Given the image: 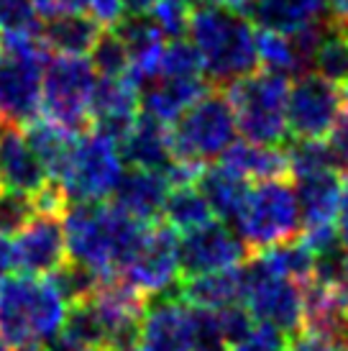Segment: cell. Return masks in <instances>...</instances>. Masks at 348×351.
I'll return each mask as SVG.
<instances>
[{"label":"cell","mask_w":348,"mask_h":351,"mask_svg":"<svg viewBox=\"0 0 348 351\" xmlns=\"http://www.w3.org/2000/svg\"><path fill=\"white\" fill-rule=\"evenodd\" d=\"M87 8H90L92 19H95L103 29H113L118 21L126 16L121 0H87Z\"/></svg>","instance_id":"cell-38"},{"label":"cell","mask_w":348,"mask_h":351,"mask_svg":"<svg viewBox=\"0 0 348 351\" xmlns=\"http://www.w3.org/2000/svg\"><path fill=\"white\" fill-rule=\"evenodd\" d=\"M100 34H103V26L82 13H64V16L47 19V23L39 31L41 41L49 51L75 54V57L90 54Z\"/></svg>","instance_id":"cell-27"},{"label":"cell","mask_w":348,"mask_h":351,"mask_svg":"<svg viewBox=\"0 0 348 351\" xmlns=\"http://www.w3.org/2000/svg\"><path fill=\"white\" fill-rule=\"evenodd\" d=\"M236 223L249 252L297 239L302 231L300 205L287 177L259 180V185L249 190L246 203L236 215Z\"/></svg>","instance_id":"cell-7"},{"label":"cell","mask_w":348,"mask_h":351,"mask_svg":"<svg viewBox=\"0 0 348 351\" xmlns=\"http://www.w3.org/2000/svg\"><path fill=\"white\" fill-rule=\"evenodd\" d=\"M177 241L179 239L172 226L164 223L162 218L151 221L144 241L118 274L144 295H164L169 290L177 293L179 285Z\"/></svg>","instance_id":"cell-10"},{"label":"cell","mask_w":348,"mask_h":351,"mask_svg":"<svg viewBox=\"0 0 348 351\" xmlns=\"http://www.w3.org/2000/svg\"><path fill=\"white\" fill-rule=\"evenodd\" d=\"M340 103L346 106V110H348V82H343L340 85Z\"/></svg>","instance_id":"cell-49"},{"label":"cell","mask_w":348,"mask_h":351,"mask_svg":"<svg viewBox=\"0 0 348 351\" xmlns=\"http://www.w3.org/2000/svg\"><path fill=\"white\" fill-rule=\"evenodd\" d=\"M49 175L34 154L21 126L0 123V185L8 193L36 197L49 187Z\"/></svg>","instance_id":"cell-17"},{"label":"cell","mask_w":348,"mask_h":351,"mask_svg":"<svg viewBox=\"0 0 348 351\" xmlns=\"http://www.w3.org/2000/svg\"><path fill=\"white\" fill-rule=\"evenodd\" d=\"M36 208H34V197L18 195V193H3L0 190V234L13 236L21 226L26 223Z\"/></svg>","instance_id":"cell-36"},{"label":"cell","mask_w":348,"mask_h":351,"mask_svg":"<svg viewBox=\"0 0 348 351\" xmlns=\"http://www.w3.org/2000/svg\"><path fill=\"white\" fill-rule=\"evenodd\" d=\"M340 90L318 72H302L290 82L287 134L295 138H328L340 116Z\"/></svg>","instance_id":"cell-11"},{"label":"cell","mask_w":348,"mask_h":351,"mask_svg":"<svg viewBox=\"0 0 348 351\" xmlns=\"http://www.w3.org/2000/svg\"><path fill=\"white\" fill-rule=\"evenodd\" d=\"M90 54H92V69L100 72V77H126L128 75L131 57H128L126 44L113 29H103Z\"/></svg>","instance_id":"cell-33"},{"label":"cell","mask_w":348,"mask_h":351,"mask_svg":"<svg viewBox=\"0 0 348 351\" xmlns=\"http://www.w3.org/2000/svg\"><path fill=\"white\" fill-rule=\"evenodd\" d=\"M23 128V134L29 138L34 154L39 156V162L44 165L47 175L51 182H62L64 169L69 165V156H72V147H75V134L67 128L51 123L49 118H34Z\"/></svg>","instance_id":"cell-26"},{"label":"cell","mask_w":348,"mask_h":351,"mask_svg":"<svg viewBox=\"0 0 348 351\" xmlns=\"http://www.w3.org/2000/svg\"><path fill=\"white\" fill-rule=\"evenodd\" d=\"M39 13L31 0H0V36L10 34H31L39 36Z\"/></svg>","instance_id":"cell-34"},{"label":"cell","mask_w":348,"mask_h":351,"mask_svg":"<svg viewBox=\"0 0 348 351\" xmlns=\"http://www.w3.org/2000/svg\"><path fill=\"white\" fill-rule=\"evenodd\" d=\"M287 156H290V172L295 177L338 167V159L330 144H325V138H295L292 147L287 149Z\"/></svg>","instance_id":"cell-32"},{"label":"cell","mask_w":348,"mask_h":351,"mask_svg":"<svg viewBox=\"0 0 348 351\" xmlns=\"http://www.w3.org/2000/svg\"><path fill=\"white\" fill-rule=\"evenodd\" d=\"M123 175V156L113 138L87 128L75 138L69 165L62 177V193L67 203H103L113 195Z\"/></svg>","instance_id":"cell-8"},{"label":"cell","mask_w":348,"mask_h":351,"mask_svg":"<svg viewBox=\"0 0 348 351\" xmlns=\"http://www.w3.org/2000/svg\"><path fill=\"white\" fill-rule=\"evenodd\" d=\"M141 88H144V93L138 98V106L144 108V113L154 116L156 121H162L164 126H169L174 118L179 116L192 100L200 98L210 85L205 82V77H195V80L156 77L151 82L141 85Z\"/></svg>","instance_id":"cell-24"},{"label":"cell","mask_w":348,"mask_h":351,"mask_svg":"<svg viewBox=\"0 0 348 351\" xmlns=\"http://www.w3.org/2000/svg\"><path fill=\"white\" fill-rule=\"evenodd\" d=\"M246 311L253 321L271 323L284 333H297L302 328V311H305V293L302 282L290 277L266 274L246 264Z\"/></svg>","instance_id":"cell-13"},{"label":"cell","mask_w":348,"mask_h":351,"mask_svg":"<svg viewBox=\"0 0 348 351\" xmlns=\"http://www.w3.org/2000/svg\"><path fill=\"white\" fill-rule=\"evenodd\" d=\"M67 300L51 280L31 274L0 277V339L10 349H34L49 343L64 326Z\"/></svg>","instance_id":"cell-3"},{"label":"cell","mask_w":348,"mask_h":351,"mask_svg":"<svg viewBox=\"0 0 348 351\" xmlns=\"http://www.w3.org/2000/svg\"><path fill=\"white\" fill-rule=\"evenodd\" d=\"M187 34L203 59L205 75L213 85L225 88L236 77L256 69V31L246 13L225 5L190 10Z\"/></svg>","instance_id":"cell-2"},{"label":"cell","mask_w":348,"mask_h":351,"mask_svg":"<svg viewBox=\"0 0 348 351\" xmlns=\"http://www.w3.org/2000/svg\"><path fill=\"white\" fill-rule=\"evenodd\" d=\"M169 187L172 185L164 177V172L131 167V169H123L110 197H113V205L136 215L138 221L151 223V221L162 218V208L169 195Z\"/></svg>","instance_id":"cell-19"},{"label":"cell","mask_w":348,"mask_h":351,"mask_svg":"<svg viewBox=\"0 0 348 351\" xmlns=\"http://www.w3.org/2000/svg\"><path fill=\"white\" fill-rule=\"evenodd\" d=\"M295 195L300 205L302 228L330 226L338 221L340 210L346 205V177L338 167L297 175Z\"/></svg>","instance_id":"cell-18"},{"label":"cell","mask_w":348,"mask_h":351,"mask_svg":"<svg viewBox=\"0 0 348 351\" xmlns=\"http://www.w3.org/2000/svg\"><path fill=\"white\" fill-rule=\"evenodd\" d=\"M290 351H340V343L328 339V336H320V333L297 331Z\"/></svg>","instance_id":"cell-41"},{"label":"cell","mask_w":348,"mask_h":351,"mask_svg":"<svg viewBox=\"0 0 348 351\" xmlns=\"http://www.w3.org/2000/svg\"><path fill=\"white\" fill-rule=\"evenodd\" d=\"M343 26H346V31H348V21H346V23H343Z\"/></svg>","instance_id":"cell-53"},{"label":"cell","mask_w":348,"mask_h":351,"mask_svg":"<svg viewBox=\"0 0 348 351\" xmlns=\"http://www.w3.org/2000/svg\"><path fill=\"white\" fill-rule=\"evenodd\" d=\"M0 351H10V346L5 341H3V339H0Z\"/></svg>","instance_id":"cell-50"},{"label":"cell","mask_w":348,"mask_h":351,"mask_svg":"<svg viewBox=\"0 0 348 351\" xmlns=\"http://www.w3.org/2000/svg\"><path fill=\"white\" fill-rule=\"evenodd\" d=\"M249 246L243 244L238 234H233L225 221H208L184 231V236L177 241V259H179V280L195 277V274L218 272L228 267L246 264Z\"/></svg>","instance_id":"cell-12"},{"label":"cell","mask_w":348,"mask_h":351,"mask_svg":"<svg viewBox=\"0 0 348 351\" xmlns=\"http://www.w3.org/2000/svg\"><path fill=\"white\" fill-rule=\"evenodd\" d=\"M49 343H51L49 351H95V349H90V346H82V343L67 341V339H62V336H54Z\"/></svg>","instance_id":"cell-46"},{"label":"cell","mask_w":348,"mask_h":351,"mask_svg":"<svg viewBox=\"0 0 348 351\" xmlns=\"http://www.w3.org/2000/svg\"><path fill=\"white\" fill-rule=\"evenodd\" d=\"M31 3L41 19H54V16H64V13H82V8H87V0H31Z\"/></svg>","instance_id":"cell-40"},{"label":"cell","mask_w":348,"mask_h":351,"mask_svg":"<svg viewBox=\"0 0 348 351\" xmlns=\"http://www.w3.org/2000/svg\"><path fill=\"white\" fill-rule=\"evenodd\" d=\"M310 67L336 85L348 82V31L340 21L323 23Z\"/></svg>","instance_id":"cell-28"},{"label":"cell","mask_w":348,"mask_h":351,"mask_svg":"<svg viewBox=\"0 0 348 351\" xmlns=\"http://www.w3.org/2000/svg\"><path fill=\"white\" fill-rule=\"evenodd\" d=\"M228 351H287V333L271 323L253 321L249 333L231 343Z\"/></svg>","instance_id":"cell-35"},{"label":"cell","mask_w":348,"mask_h":351,"mask_svg":"<svg viewBox=\"0 0 348 351\" xmlns=\"http://www.w3.org/2000/svg\"><path fill=\"white\" fill-rule=\"evenodd\" d=\"M126 16H149L159 0H121Z\"/></svg>","instance_id":"cell-42"},{"label":"cell","mask_w":348,"mask_h":351,"mask_svg":"<svg viewBox=\"0 0 348 351\" xmlns=\"http://www.w3.org/2000/svg\"><path fill=\"white\" fill-rule=\"evenodd\" d=\"M328 10L330 0H251L246 13L259 29L292 34L318 23Z\"/></svg>","instance_id":"cell-22"},{"label":"cell","mask_w":348,"mask_h":351,"mask_svg":"<svg viewBox=\"0 0 348 351\" xmlns=\"http://www.w3.org/2000/svg\"><path fill=\"white\" fill-rule=\"evenodd\" d=\"M333 290H336L340 305H343V308H346V313H348V259H346V264H343V269H340L336 285H333Z\"/></svg>","instance_id":"cell-45"},{"label":"cell","mask_w":348,"mask_h":351,"mask_svg":"<svg viewBox=\"0 0 348 351\" xmlns=\"http://www.w3.org/2000/svg\"><path fill=\"white\" fill-rule=\"evenodd\" d=\"M156 77H169V80H195L205 77L203 59L197 54L192 41L172 39L164 44L162 49V62H159V75Z\"/></svg>","instance_id":"cell-31"},{"label":"cell","mask_w":348,"mask_h":351,"mask_svg":"<svg viewBox=\"0 0 348 351\" xmlns=\"http://www.w3.org/2000/svg\"><path fill=\"white\" fill-rule=\"evenodd\" d=\"M13 267V249H10V236L0 234V277Z\"/></svg>","instance_id":"cell-43"},{"label":"cell","mask_w":348,"mask_h":351,"mask_svg":"<svg viewBox=\"0 0 348 351\" xmlns=\"http://www.w3.org/2000/svg\"><path fill=\"white\" fill-rule=\"evenodd\" d=\"M138 113V88L128 75L95 80L90 98V128L121 144Z\"/></svg>","instance_id":"cell-16"},{"label":"cell","mask_w":348,"mask_h":351,"mask_svg":"<svg viewBox=\"0 0 348 351\" xmlns=\"http://www.w3.org/2000/svg\"><path fill=\"white\" fill-rule=\"evenodd\" d=\"M59 210H34L31 218L16 231L10 241L13 267L23 274L41 277L57 272L67 262V236Z\"/></svg>","instance_id":"cell-14"},{"label":"cell","mask_w":348,"mask_h":351,"mask_svg":"<svg viewBox=\"0 0 348 351\" xmlns=\"http://www.w3.org/2000/svg\"><path fill=\"white\" fill-rule=\"evenodd\" d=\"M338 241L343 246V252L348 254V180H346V205H343V210L338 215Z\"/></svg>","instance_id":"cell-44"},{"label":"cell","mask_w":348,"mask_h":351,"mask_svg":"<svg viewBox=\"0 0 348 351\" xmlns=\"http://www.w3.org/2000/svg\"><path fill=\"white\" fill-rule=\"evenodd\" d=\"M184 3H187V5H190V0H184Z\"/></svg>","instance_id":"cell-54"},{"label":"cell","mask_w":348,"mask_h":351,"mask_svg":"<svg viewBox=\"0 0 348 351\" xmlns=\"http://www.w3.org/2000/svg\"><path fill=\"white\" fill-rule=\"evenodd\" d=\"M149 223L118 205L69 203L64 215L67 256L95 269L100 277L118 274L144 241Z\"/></svg>","instance_id":"cell-1"},{"label":"cell","mask_w":348,"mask_h":351,"mask_svg":"<svg viewBox=\"0 0 348 351\" xmlns=\"http://www.w3.org/2000/svg\"><path fill=\"white\" fill-rule=\"evenodd\" d=\"M190 5L184 0H159L151 10V19L156 26L162 29L164 36L169 39H179L187 34V21H190Z\"/></svg>","instance_id":"cell-37"},{"label":"cell","mask_w":348,"mask_h":351,"mask_svg":"<svg viewBox=\"0 0 348 351\" xmlns=\"http://www.w3.org/2000/svg\"><path fill=\"white\" fill-rule=\"evenodd\" d=\"M95 88V69L82 57L59 54L44 67L41 77V108L44 118L82 134L90 128V98Z\"/></svg>","instance_id":"cell-9"},{"label":"cell","mask_w":348,"mask_h":351,"mask_svg":"<svg viewBox=\"0 0 348 351\" xmlns=\"http://www.w3.org/2000/svg\"><path fill=\"white\" fill-rule=\"evenodd\" d=\"M249 3H251V0H218V5H225V8L238 10V13H246Z\"/></svg>","instance_id":"cell-48"},{"label":"cell","mask_w":348,"mask_h":351,"mask_svg":"<svg viewBox=\"0 0 348 351\" xmlns=\"http://www.w3.org/2000/svg\"><path fill=\"white\" fill-rule=\"evenodd\" d=\"M330 13H333V19L336 21L346 23L348 21V0H330Z\"/></svg>","instance_id":"cell-47"},{"label":"cell","mask_w":348,"mask_h":351,"mask_svg":"<svg viewBox=\"0 0 348 351\" xmlns=\"http://www.w3.org/2000/svg\"><path fill=\"white\" fill-rule=\"evenodd\" d=\"M328 138L330 149H333V154L338 159V167L340 169H348V110L346 113L340 110L338 121H336V126L330 128Z\"/></svg>","instance_id":"cell-39"},{"label":"cell","mask_w":348,"mask_h":351,"mask_svg":"<svg viewBox=\"0 0 348 351\" xmlns=\"http://www.w3.org/2000/svg\"><path fill=\"white\" fill-rule=\"evenodd\" d=\"M215 215L210 210L208 200L195 185H177L169 187V195L162 208V221L169 223L174 231H190L197 226L213 221Z\"/></svg>","instance_id":"cell-29"},{"label":"cell","mask_w":348,"mask_h":351,"mask_svg":"<svg viewBox=\"0 0 348 351\" xmlns=\"http://www.w3.org/2000/svg\"><path fill=\"white\" fill-rule=\"evenodd\" d=\"M169 141L177 159H190L208 165L221 156L236 138V113L225 90L218 85L208 88L172 121Z\"/></svg>","instance_id":"cell-6"},{"label":"cell","mask_w":348,"mask_h":351,"mask_svg":"<svg viewBox=\"0 0 348 351\" xmlns=\"http://www.w3.org/2000/svg\"><path fill=\"white\" fill-rule=\"evenodd\" d=\"M195 187L203 193L213 215L221 221H236V215L251 190L246 177L236 175L225 165H205L203 172L195 180Z\"/></svg>","instance_id":"cell-25"},{"label":"cell","mask_w":348,"mask_h":351,"mask_svg":"<svg viewBox=\"0 0 348 351\" xmlns=\"http://www.w3.org/2000/svg\"><path fill=\"white\" fill-rule=\"evenodd\" d=\"M121 156L131 167L141 169H156L164 172L172 165V141H169V128L156 121L149 113H138L131 131L121 141Z\"/></svg>","instance_id":"cell-21"},{"label":"cell","mask_w":348,"mask_h":351,"mask_svg":"<svg viewBox=\"0 0 348 351\" xmlns=\"http://www.w3.org/2000/svg\"><path fill=\"white\" fill-rule=\"evenodd\" d=\"M47 57L41 36H0V123L26 126L39 116Z\"/></svg>","instance_id":"cell-4"},{"label":"cell","mask_w":348,"mask_h":351,"mask_svg":"<svg viewBox=\"0 0 348 351\" xmlns=\"http://www.w3.org/2000/svg\"><path fill=\"white\" fill-rule=\"evenodd\" d=\"M343 351H348V339H346V341H343Z\"/></svg>","instance_id":"cell-51"},{"label":"cell","mask_w":348,"mask_h":351,"mask_svg":"<svg viewBox=\"0 0 348 351\" xmlns=\"http://www.w3.org/2000/svg\"><path fill=\"white\" fill-rule=\"evenodd\" d=\"M141 351H195L192 308L177 295L146 305L138 328Z\"/></svg>","instance_id":"cell-15"},{"label":"cell","mask_w":348,"mask_h":351,"mask_svg":"<svg viewBox=\"0 0 348 351\" xmlns=\"http://www.w3.org/2000/svg\"><path fill=\"white\" fill-rule=\"evenodd\" d=\"M221 165L233 169L236 175L251 177V180H274V177L292 175L287 149H282L279 144H256L249 138L243 141L233 138L221 154Z\"/></svg>","instance_id":"cell-23"},{"label":"cell","mask_w":348,"mask_h":351,"mask_svg":"<svg viewBox=\"0 0 348 351\" xmlns=\"http://www.w3.org/2000/svg\"><path fill=\"white\" fill-rule=\"evenodd\" d=\"M0 190H3V185H0Z\"/></svg>","instance_id":"cell-55"},{"label":"cell","mask_w":348,"mask_h":351,"mask_svg":"<svg viewBox=\"0 0 348 351\" xmlns=\"http://www.w3.org/2000/svg\"><path fill=\"white\" fill-rule=\"evenodd\" d=\"M228 88V100L236 113V128L256 144H282L287 138V95L290 77L279 72H249Z\"/></svg>","instance_id":"cell-5"},{"label":"cell","mask_w":348,"mask_h":351,"mask_svg":"<svg viewBox=\"0 0 348 351\" xmlns=\"http://www.w3.org/2000/svg\"><path fill=\"white\" fill-rule=\"evenodd\" d=\"M34 351H49V349H36V346H34Z\"/></svg>","instance_id":"cell-52"},{"label":"cell","mask_w":348,"mask_h":351,"mask_svg":"<svg viewBox=\"0 0 348 351\" xmlns=\"http://www.w3.org/2000/svg\"><path fill=\"white\" fill-rule=\"evenodd\" d=\"M246 267H228L218 272L195 274L182 277L177 285V298L187 302L190 308H205V311H218L233 302H243L246 295Z\"/></svg>","instance_id":"cell-20"},{"label":"cell","mask_w":348,"mask_h":351,"mask_svg":"<svg viewBox=\"0 0 348 351\" xmlns=\"http://www.w3.org/2000/svg\"><path fill=\"white\" fill-rule=\"evenodd\" d=\"M256 59L264 64V69L279 72V75H287V77H297L308 69L292 36L290 34H279V31H256Z\"/></svg>","instance_id":"cell-30"}]
</instances>
